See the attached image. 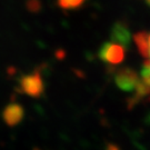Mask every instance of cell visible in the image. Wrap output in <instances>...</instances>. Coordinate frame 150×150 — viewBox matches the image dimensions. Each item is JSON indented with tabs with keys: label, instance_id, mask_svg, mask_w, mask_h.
<instances>
[{
	"label": "cell",
	"instance_id": "cell-1",
	"mask_svg": "<svg viewBox=\"0 0 150 150\" xmlns=\"http://www.w3.org/2000/svg\"><path fill=\"white\" fill-rule=\"evenodd\" d=\"M19 88L21 92L28 96L33 97V98L40 97L45 89V85H43L40 72L36 70L30 75L23 76L19 81Z\"/></svg>",
	"mask_w": 150,
	"mask_h": 150
},
{
	"label": "cell",
	"instance_id": "cell-2",
	"mask_svg": "<svg viewBox=\"0 0 150 150\" xmlns=\"http://www.w3.org/2000/svg\"><path fill=\"white\" fill-rule=\"evenodd\" d=\"M126 50L122 45L115 41H108L103 43L99 51V57L102 61L110 64H118L125 58Z\"/></svg>",
	"mask_w": 150,
	"mask_h": 150
},
{
	"label": "cell",
	"instance_id": "cell-3",
	"mask_svg": "<svg viewBox=\"0 0 150 150\" xmlns=\"http://www.w3.org/2000/svg\"><path fill=\"white\" fill-rule=\"evenodd\" d=\"M115 82L123 91H134L140 82V78L131 68H121L115 76Z\"/></svg>",
	"mask_w": 150,
	"mask_h": 150
},
{
	"label": "cell",
	"instance_id": "cell-4",
	"mask_svg": "<svg viewBox=\"0 0 150 150\" xmlns=\"http://www.w3.org/2000/svg\"><path fill=\"white\" fill-rule=\"evenodd\" d=\"M23 115H25L23 108L19 103L13 102V103H9L5 108V110L2 112V118L8 126L12 127V126H16L21 121L23 118Z\"/></svg>",
	"mask_w": 150,
	"mask_h": 150
},
{
	"label": "cell",
	"instance_id": "cell-5",
	"mask_svg": "<svg viewBox=\"0 0 150 150\" xmlns=\"http://www.w3.org/2000/svg\"><path fill=\"white\" fill-rule=\"evenodd\" d=\"M111 41L120 43L123 47L128 45L129 31L125 23H122V22L116 23V26L113 27L112 31H111Z\"/></svg>",
	"mask_w": 150,
	"mask_h": 150
},
{
	"label": "cell",
	"instance_id": "cell-6",
	"mask_svg": "<svg viewBox=\"0 0 150 150\" xmlns=\"http://www.w3.org/2000/svg\"><path fill=\"white\" fill-rule=\"evenodd\" d=\"M134 42L138 47V50L141 54V56L146 58L148 52V42H149V33L147 32H138L134 35Z\"/></svg>",
	"mask_w": 150,
	"mask_h": 150
},
{
	"label": "cell",
	"instance_id": "cell-7",
	"mask_svg": "<svg viewBox=\"0 0 150 150\" xmlns=\"http://www.w3.org/2000/svg\"><path fill=\"white\" fill-rule=\"evenodd\" d=\"M85 0H58V5L60 8L66 9V10H71V9H77L82 6Z\"/></svg>",
	"mask_w": 150,
	"mask_h": 150
},
{
	"label": "cell",
	"instance_id": "cell-8",
	"mask_svg": "<svg viewBox=\"0 0 150 150\" xmlns=\"http://www.w3.org/2000/svg\"><path fill=\"white\" fill-rule=\"evenodd\" d=\"M146 60L150 64V33H149V42H148V52H147V56H146Z\"/></svg>",
	"mask_w": 150,
	"mask_h": 150
},
{
	"label": "cell",
	"instance_id": "cell-9",
	"mask_svg": "<svg viewBox=\"0 0 150 150\" xmlns=\"http://www.w3.org/2000/svg\"><path fill=\"white\" fill-rule=\"evenodd\" d=\"M108 150H119L118 147H116V146H109V148H108Z\"/></svg>",
	"mask_w": 150,
	"mask_h": 150
},
{
	"label": "cell",
	"instance_id": "cell-10",
	"mask_svg": "<svg viewBox=\"0 0 150 150\" xmlns=\"http://www.w3.org/2000/svg\"><path fill=\"white\" fill-rule=\"evenodd\" d=\"M146 1H147V2H148V4L150 5V0H146Z\"/></svg>",
	"mask_w": 150,
	"mask_h": 150
}]
</instances>
